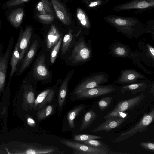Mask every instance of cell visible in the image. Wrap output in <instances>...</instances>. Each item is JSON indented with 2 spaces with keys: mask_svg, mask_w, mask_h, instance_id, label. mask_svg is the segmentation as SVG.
<instances>
[{
  "mask_svg": "<svg viewBox=\"0 0 154 154\" xmlns=\"http://www.w3.org/2000/svg\"><path fill=\"white\" fill-rule=\"evenodd\" d=\"M154 119V109L148 113H145L141 119L134 126L127 131L121 134L112 142L115 143L121 142L132 137L138 132L142 133L147 131L149 126L152 122Z\"/></svg>",
  "mask_w": 154,
  "mask_h": 154,
  "instance_id": "1",
  "label": "cell"
},
{
  "mask_svg": "<svg viewBox=\"0 0 154 154\" xmlns=\"http://www.w3.org/2000/svg\"><path fill=\"white\" fill-rule=\"evenodd\" d=\"M13 42V39L11 37L4 53L2 52L3 47L0 46V94L4 88L8 66L12 52Z\"/></svg>",
  "mask_w": 154,
  "mask_h": 154,
  "instance_id": "2",
  "label": "cell"
},
{
  "mask_svg": "<svg viewBox=\"0 0 154 154\" xmlns=\"http://www.w3.org/2000/svg\"><path fill=\"white\" fill-rule=\"evenodd\" d=\"M61 142L72 149V154H108L102 149L73 141L63 140Z\"/></svg>",
  "mask_w": 154,
  "mask_h": 154,
  "instance_id": "3",
  "label": "cell"
},
{
  "mask_svg": "<svg viewBox=\"0 0 154 154\" xmlns=\"http://www.w3.org/2000/svg\"><path fill=\"white\" fill-rule=\"evenodd\" d=\"M91 51L83 38L75 45L70 57L74 64L85 62L91 57Z\"/></svg>",
  "mask_w": 154,
  "mask_h": 154,
  "instance_id": "4",
  "label": "cell"
},
{
  "mask_svg": "<svg viewBox=\"0 0 154 154\" xmlns=\"http://www.w3.org/2000/svg\"><path fill=\"white\" fill-rule=\"evenodd\" d=\"M116 89L111 85L100 86L88 88L77 93L76 99H82L95 98L112 93Z\"/></svg>",
  "mask_w": 154,
  "mask_h": 154,
  "instance_id": "5",
  "label": "cell"
},
{
  "mask_svg": "<svg viewBox=\"0 0 154 154\" xmlns=\"http://www.w3.org/2000/svg\"><path fill=\"white\" fill-rule=\"evenodd\" d=\"M108 82L106 74H98L90 77L80 84L75 89L74 94H75L85 89L100 86V84Z\"/></svg>",
  "mask_w": 154,
  "mask_h": 154,
  "instance_id": "6",
  "label": "cell"
},
{
  "mask_svg": "<svg viewBox=\"0 0 154 154\" xmlns=\"http://www.w3.org/2000/svg\"><path fill=\"white\" fill-rule=\"evenodd\" d=\"M145 97L143 93L131 98L119 101L110 112H122L131 111L138 106Z\"/></svg>",
  "mask_w": 154,
  "mask_h": 154,
  "instance_id": "7",
  "label": "cell"
},
{
  "mask_svg": "<svg viewBox=\"0 0 154 154\" xmlns=\"http://www.w3.org/2000/svg\"><path fill=\"white\" fill-rule=\"evenodd\" d=\"M128 118V116L124 118L117 117H108L105 119L104 122L93 129L91 132H97L102 131L107 132L120 126L126 121Z\"/></svg>",
  "mask_w": 154,
  "mask_h": 154,
  "instance_id": "8",
  "label": "cell"
},
{
  "mask_svg": "<svg viewBox=\"0 0 154 154\" xmlns=\"http://www.w3.org/2000/svg\"><path fill=\"white\" fill-rule=\"evenodd\" d=\"M55 94L52 89H46L39 94L35 99L33 109L39 110L45 106L53 100Z\"/></svg>",
  "mask_w": 154,
  "mask_h": 154,
  "instance_id": "9",
  "label": "cell"
},
{
  "mask_svg": "<svg viewBox=\"0 0 154 154\" xmlns=\"http://www.w3.org/2000/svg\"><path fill=\"white\" fill-rule=\"evenodd\" d=\"M141 73L132 69L124 70L121 72V75L116 81V83L125 84L134 83L140 79H146Z\"/></svg>",
  "mask_w": 154,
  "mask_h": 154,
  "instance_id": "10",
  "label": "cell"
},
{
  "mask_svg": "<svg viewBox=\"0 0 154 154\" xmlns=\"http://www.w3.org/2000/svg\"><path fill=\"white\" fill-rule=\"evenodd\" d=\"M33 74L37 79L40 80L46 79L50 77V74L45 65V57L44 54H42L36 60Z\"/></svg>",
  "mask_w": 154,
  "mask_h": 154,
  "instance_id": "11",
  "label": "cell"
},
{
  "mask_svg": "<svg viewBox=\"0 0 154 154\" xmlns=\"http://www.w3.org/2000/svg\"><path fill=\"white\" fill-rule=\"evenodd\" d=\"M32 28L28 27L22 33L18 46L20 56L18 64L23 60V57L27 50L32 35Z\"/></svg>",
  "mask_w": 154,
  "mask_h": 154,
  "instance_id": "12",
  "label": "cell"
},
{
  "mask_svg": "<svg viewBox=\"0 0 154 154\" xmlns=\"http://www.w3.org/2000/svg\"><path fill=\"white\" fill-rule=\"evenodd\" d=\"M52 5L58 18L64 24L71 23L70 16L64 5L59 0H51Z\"/></svg>",
  "mask_w": 154,
  "mask_h": 154,
  "instance_id": "13",
  "label": "cell"
},
{
  "mask_svg": "<svg viewBox=\"0 0 154 154\" xmlns=\"http://www.w3.org/2000/svg\"><path fill=\"white\" fill-rule=\"evenodd\" d=\"M38 45V41L37 40H35L23 61L19 73V75L23 72L31 63L35 55Z\"/></svg>",
  "mask_w": 154,
  "mask_h": 154,
  "instance_id": "14",
  "label": "cell"
},
{
  "mask_svg": "<svg viewBox=\"0 0 154 154\" xmlns=\"http://www.w3.org/2000/svg\"><path fill=\"white\" fill-rule=\"evenodd\" d=\"M73 71L67 74L60 86L58 98V107L59 109L62 108L64 103L67 94L68 83L73 74Z\"/></svg>",
  "mask_w": 154,
  "mask_h": 154,
  "instance_id": "15",
  "label": "cell"
},
{
  "mask_svg": "<svg viewBox=\"0 0 154 154\" xmlns=\"http://www.w3.org/2000/svg\"><path fill=\"white\" fill-rule=\"evenodd\" d=\"M61 33L54 25L51 26L46 37V45L48 49L55 45L62 37Z\"/></svg>",
  "mask_w": 154,
  "mask_h": 154,
  "instance_id": "16",
  "label": "cell"
},
{
  "mask_svg": "<svg viewBox=\"0 0 154 154\" xmlns=\"http://www.w3.org/2000/svg\"><path fill=\"white\" fill-rule=\"evenodd\" d=\"M22 32V30L20 32L18 40L16 44L14 50L12 53L10 60V65L11 67V71L9 75V80L8 83H10L14 73L17 71L16 65L19 61L20 54L18 49V46L20 37Z\"/></svg>",
  "mask_w": 154,
  "mask_h": 154,
  "instance_id": "17",
  "label": "cell"
},
{
  "mask_svg": "<svg viewBox=\"0 0 154 154\" xmlns=\"http://www.w3.org/2000/svg\"><path fill=\"white\" fill-rule=\"evenodd\" d=\"M147 84L145 82L133 83L122 87L120 92L124 94L127 92H131L133 94L145 91L148 87Z\"/></svg>",
  "mask_w": 154,
  "mask_h": 154,
  "instance_id": "18",
  "label": "cell"
},
{
  "mask_svg": "<svg viewBox=\"0 0 154 154\" xmlns=\"http://www.w3.org/2000/svg\"><path fill=\"white\" fill-rule=\"evenodd\" d=\"M24 105L26 109H33L35 100V93L32 87L27 86L25 88L23 95Z\"/></svg>",
  "mask_w": 154,
  "mask_h": 154,
  "instance_id": "19",
  "label": "cell"
},
{
  "mask_svg": "<svg viewBox=\"0 0 154 154\" xmlns=\"http://www.w3.org/2000/svg\"><path fill=\"white\" fill-rule=\"evenodd\" d=\"M24 15L23 9L18 8L10 14L8 19L11 24L15 28H18L22 23Z\"/></svg>",
  "mask_w": 154,
  "mask_h": 154,
  "instance_id": "20",
  "label": "cell"
},
{
  "mask_svg": "<svg viewBox=\"0 0 154 154\" xmlns=\"http://www.w3.org/2000/svg\"><path fill=\"white\" fill-rule=\"evenodd\" d=\"M112 24L119 30L125 34L128 35L132 31L131 28L134 25L125 19L121 18H116L113 21Z\"/></svg>",
  "mask_w": 154,
  "mask_h": 154,
  "instance_id": "21",
  "label": "cell"
},
{
  "mask_svg": "<svg viewBox=\"0 0 154 154\" xmlns=\"http://www.w3.org/2000/svg\"><path fill=\"white\" fill-rule=\"evenodd\" d=\"M97 117L96 112L92 110L87 112L85 115L80 130H83L90 127Z\"/></svg>",
  "mask_w": 154,
  "mask_h": 154,
  "instance_id": "22",
  "label": "cell"
},
{
  "mask_svg": "<svg viewBox=\"0 0 154 154\" xmlns=\"http://www.w3.org/2000/svg\"><path fill=\"white\" fill-rule=\"evenodd\" d=\"M85 144L100 148L105 150L108 154H124L125 153L115 152L112 151L109 146L104 142L96 140H91L83 142Z\"/></svg>",
  "mask_w": 154,
  "mask_h": 154,
  "instance_id": "23",
  "label": "cell"
},
{
  "mask_svg": "<svg viewBox=\"0 0 154 154\" xmlns=\"http://www.w3.org/2000/svg\"><path fill=\"white\" fill-rule=\"evenodd\" d=\"M51 5L48 0H41L36 7L38 15L53 14L54 12L51 8Z\"/></svg>",
  "mask_w": 154,
  "mask_h": 154,
  "instance_id": "24",
  "label": "cell"
},
{
  "mask_svg": "<svg viewBox=\"0 0 154 154\" xmlns=\"http://www.w3.org/2000/svg\"><path fill=\"white\" fill-rule=\"evenodd\" d=\"M84 108V106L83 105H80L75 107L68 113L67 119L70 128H72L75 127V124L74 122V119L76 117Z\"/></svg>",
  "mask_w": 154,
  "mask_h": 154,
  "instance_id": "25",
  "label": "cell"
},
{
  "mask_svg": "<svg viewBox=\"0 0 154 154\" xmlns=\"http://www.w3.org/2000/svg\"><path fill=\"white\" fill-rule=\"evenodd\" d=\"M54 106L49 105L42 109L37 112L36 117L38 121L45 119L51 115L54 112Z\"/></svg>",
  "mask_w": 154,
  "mask_h": 154,
  "instance_id": "26",
  "label": "cell"
},
{
  "mask_svg": "<svg viewBox=\"0 0 154 154\" xmlns=\"http://www.w3.org/2000/svg\"><path fill=\"white\" fill-rule=\"evenodd\" d=\"M72 32L73 30L70 29L63 38L62 46V53L63 55L67 52L71 45L73 39Z\"/></svg>",
  "mask_w": 154,
  "mask_h": 154,
  "instance_id": "27",
  "label": "cell"
},
{
  "mask_svg": "<svg viewBox=\"0 0 154 154\" xmlns=\"http://www.w3.org/2000/svg\"><path fill=\"white\" fill-rule=\"evenodd\" d=\"M112 51L113 54L117 57H125L129 56L128 50L122 45H114L112 48Z\"/></svg>",
  "mask_w": 154,
  "mask_h": 154,
  "instance_id": "28",
  "label": "cell"
},
{
  "mask_svg": "<svg viewBox=\"0 0 154 154\" xmlns=\"http://www.w3.org/2000/svg\"><path fill=\"white\" fill-rule=\"evenodd\" d=\"M77 16L78 20L82 26L86 28H89V23L85 13L79 8L77 10Z\"/></svg>",
  "mask_w": 154,
  "mask_h": 154,
  "instance_id": "29",
  "label": "cell"
},
{
  "mask_svg": "<svg viewBox=\"0 0 154 154\" xmlns=\"http://www.w3.org/2000/svg\"><path fill=\"white\" fill-rule=\"evenodd\" d=\"M104 137L98 136L90 134H76L73 138V140L75 141L84 142L91 140H96L104 138Z\"/></svg>",
  "mask_w": 154,
  "mask_h": 154,
  "instance_id": "30",
  "label": "cell"
},
{
  "mask_svg": "<svg viewBox=\"0 0 154 154\" xmlns=\"http://www.w3.org/2000/svg\"><path fill=\"white\" fill-rule=\"evenodd\" d=\"M112 100L111 96H106L102 98L98 103V106L101 112L107 109L111 104Z\"/></svg>",
  "mask_w": 154,
  "mask_h": 154,
  "instance_id": "31",
  "label": "cell"
},
{
  "mask_svg": "<svg viewBox=\"0 0 154 154\" xmlns=\"http://www.w3.org/2000/svg\"><path fill=\"white\" fill-rule=\"evenodd\" d=\"M62 42L61 37L57 44L54 45L51 53L50 60L51 63H54L59 53Z\"/></svg>",
  "mask_w": 154,
  "mask_h": 154,
  "instance_id": "32",
  "label": "cell"
},
{
  "mask_svg": "<svg viewBox=\"0 0 154 154\" xmlns=\"http://www.w3.org/2000/svg\"><path fill=\"white\" fill-rule=\"evenodd\" d=\"M38 17L41 21L45 24L51 23L54 19V17L52 14H39Z\"/></svg>",
  "mask_w": 154,
  "mask_h": 154,
  "instance_id": "33",
  "label": "cell"
},
{
  "mask_svg": "<svg viewBox=\"0 0 154 154\" xmlns=\"http://www.w3.org/2000/svg\"><path fill=\"white\" fill-rule=\"evenodd\" d=\"M139 145L144 149L154 153V144L153 143L150 142H142L140 143Z\"/></svg>",
  "mask_w": 154,
  "mask_h": 154,
  "instance_id": "34",
  "label": "cell"
},
{
  "mask_svg": "<svg viewBox=\"0 0 154 154\" xmlns=\"http://www.w3.org/2000/svg\"><path fill=\"white\" fill-rule=\"evenodd\" d=\"M128 113L122 112H110L103 117V119H105L110 117H117L124 118L128 116Z\"/></svg>",
  "mask_w": 154,
  "mask_h": 154,
  "instance_id": "35",
  "label": "cell"
},
{
  "mask_svg": "<svg viewBox=\"0 0 154 154\" xmlns=\"http://www.w3.org/2000/svg\"><path fill=\"white\" fill-rule=\"evenodd\" d=\"M29 0H11L8 2L6 5L8 7L17 6L28 2Z\"/></svg>",
  "mask_w": 154,
  "mask_h": 154,
  "instance_id": "36",
  "label": "cell"
},
{
  "mask_svg": "<svg viewBox=\"0 0 154 154\" xmlns=\"http://www.w3.org/2000/svg\"><path fill=\"white\" fill-rule=\"evenodd\" d=\"M147 51L150 57L154 60V48L153 47L149 44L147 45Z\"/></svg>",
  "mask_w": 154,
  "mask_h": 154,
  "instance_id": "37",
  "label": "cell"
},
{
  "mask_svg": "<svg viewBox=\"0 0 154 154\" xmlns=\"http://www.w3.org/2000/svg\"><path fill=\"white\" fill-rule=\"evenodd\" d=\"M27 122L28 124L31 126H34L35 125V122L31 117H28L27 119Z\"/></svg>",
  "mask_w": 154,
  "mask_h": 154,
  "instance_id": "38",
  "label": "cell"
},
{
  "mask_svg": "<svg viewBox=\"0 0 154 154\" xmlns=\"http://www.w3.org/2000/svg\"><path fill=\"white\" fill-rule=\"evenodd\" d=\"M97 2L96 1H94L91 2L89 5V7H92L95 6L97 5Z\"/></svg>",
  "mask_w": 154,
  "mask_h": 154,
  "instance_id": "39",
  "label": "cell"
},
{
  "mask_svg": "<svg viewBox=\"0 0 154 154\" xmlns=\"http://www.w3.org/2000/svg\"><path fill=\"white\" fill-rule=\"evenodd\" d=\"M154 86L153 85L152 87V88L151 89V90L149 91V92L151 93H152L153 94V96H154Z\"/></svg>",
  "mask_w": 154,
  "mask_h": 154,
  "instance_id": "40",
  "label": "cell"
}]
</instances>
